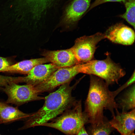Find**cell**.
<instances>
[{
    "label": "cell",
    "mask_w": 135,
    "mask_h": 135,
    "mask_svg": "<svg viewBox=\"0 0 135 135\" xmlns=\"http://www.w3.org/2000/svg\"><path fill=\"white\" fill-rule=\"evenodd\" d=\"M90 77L89 88L84 112L88 123L91 124L103 119L104 109L109 110L114 116V110L117 109L118 105L115 100L117 95L115 91L110 90L108 86L101 78L92 75H90Z\"/></svg>",
    "instance_id": "obj_1"
},
{
    "label": "cell",
    "mask_w": 135,
    "mask_h": 135,
    "mask_svg": "<svg viewBox=\"0 0 135 135\" xmlns=\"http://www.w3.org/2000/svg\"><path fill=\"white\" fill-rule=\"evenodd\" d=\"M73 88L68 82L45 97L43 106L37 112L32 113L19 130L41 126L68 109L72 100L71 92Z\"/></svg>",
    "instance_id": "obj_2"
},
{
    "label": "cell",
    "mask_w": 135,
    "mask_h": 135,
    "mask_svg": "<svg viewBox=\"0 0 135 135\" xmlns=\"http://www.w3.org/2000/svg\"><path fill=\"white\" fill-rule=\"evenodd\" d=\"M69 109L51 122L44 123L41 126L57 129L66 135H76L84 124L88 123V121L82 111L80 101L74 104L73 108Z\"/></svg>",
    "instance_id": "obj_3"
},
{
    "label": "cell",
    "mask_w": 135,
    "mask_h": 135,
    "mask_svg": "<svg viewBox=\"0 0 135 135\" xmlns=\"http://www.w3.org/2000/svg\"><path fill=\"white\" fill-rule=\"evenodd\" d=\"M81 73L92 75L104 80L108 85L118 83L126 74L118 64L115 63L108 56L102 60H92L80 64Z\"/></svg>",
    "instance_id": "obj_4"
},
{
    "label": "cell",
    "mask_w": 135,
    "mask_h": 135,
    "mask_svg": "<svg viewBox=\"0 0 135 135\" xmlns=\"http://www.w3.org/2000/svg\"><path fill=\"white\" fill-rule=\"evenodd\" d=\"M106 38L104 34L100 32L77 38L71 48L78 64H82L92 60L96 48V45L102 40Z\"/></svg>",
    "instance_id": "obj_5"
},
{
    "label": "cell",
    "mask_w": 135,
    "mask_h": 135,
    "mask_svg": "<svg viewBox=\"0 0 135 135\" xmlns=\"http://www.w3.org/2000/svg\"><path fill=\"white\" fill-rule=\"evenodd\" d=\"M3 90L8 96L6 103L17 105L44 98L38 96L35 86L30 84L20 85L12 82L6 86Z\"/></svg>",
    "instance_id": "obj_6"
},
{
    "label": "cell",
    "mask_w": 135,
    "mask_h": 135,
    "mask_svg": "<svg viewBox=\"0 0 135 135\" xmlns=\"http://www.w3.org/2000/svg\"><path fill=\"white\" fill-rule=\"evenodd\" d=\"M104 34L106 38L112 42L124 45H132L135 40L134 30L121 23L110 27Z\"/></svg>",
    "instance_id": "obj_7"
},
{
    "label": "cell",
    "mask_w": 135,
    "mask_h": 135,
    "mask_svg": "<svg viewBox=\"0 0 135 135\" xmlns=\"http://www.w3.org/2000/svg\"><path fill=\"white\" fill-rule=\"evenodd\" d=\"M116 114L110 123L121 135H130L134 132L135 126V111L133 109L128 112H120L116 109Z\"/></svg>",
    "instance_id": "obj_8"
},
{
    "label": "cell",
    "mask_w": 135,
    "mask_h": 135,
    "mask_svg": "<svg viewBox=\"0 0 135 135\" xmlns=\"http://www.w3.org/2000/svg\"><path fill=\"white\" fill-rule=\"evenodd\" d=\"M42 55L49 62L59 68L71 66L78 64L71 48L56 50H46Z\"/></svg>",
    "instance_id": "obj_9"
},
{
    "label": "cell",
    "mask_w": 135,
    "mask_h": 135,
    "mask_svg": "<svg viewBox=\"0 0 135 135\" xmlns=\"http://www.w3.org/2000/svg\"><path fill=\"white\" fill-rule=\"evenodd\" d=\"M58 68L52 63L38 64L24 77V82L35 86L40 84L46 81Z\"/></svg>",
    "instance_id": "obj_10"
},
{
    "label": "cell",
    "mask_w": 135,
    "mask_h": 135,
    "mask_svg": "<svg viewBox=\"0 0 135 135\" xmlns=\"http://www.w3.org/2000/svg\"><path fill=\"white\" fill-rule=\"evenodd\" d=\"M91 0H74L66 10L64 21L68 24L78 21L88 9Z\"/></svg>",
    "instance_id": "obj_11"
},
{
    "label": "cell",
    "mask_w": 135,
    "mask_h": 135,
    "mask_svg": "<svg viewBox=\"0 0 135 135\" xmlns=\"http://www.w3.org/2000/svg\"><path fill=\"white\" fill-rule=\"evenodd\" d=\"M24 113L17 107L0 101V122L1 124L27 118L32 114Z\"/></svg>",
    "instance_id": "obj_12"
},
{
    "label": "cell",
    "mask_w": 135,
    "mask_h": 135,
    "mask_svg": "<svg viewBox=\"0 0 135 135\" xmlns=\"http://www.w3.org/2000/svg\"><path fill=\"white\" fill-rule=\"evenodd\" d=\"M49 62L45 57L25 60L10 65L3 72L27 74L35 66Z\"/></svg>",
    "instance_id": "obj_13"
},
{
    "label": "cell",
    "mask_w": 135,
    "mask_h": 135,
    "mask_svg": "<svg viewBox=\"0 0 135 135\" xmlns=\"http://www.w3.org/2000/svg\"><path fill=\"white\" fill-rule=\"evenodd\" d=\"M114 129L104 116L102 120L91 124L87 132L89 135H110Z\"/></svg>",
    "instance_id": "obj_14"
},
{
    "label": "cell",
    "mask_w": 135,
    "mask_h": 135,
    "mask_svg": "<svg viewBox=\"0 0 135 135\" xmlns=\"http://www.w3.org/2000/svg\"><path fill=\"white\" fill-rule=\"evenodd\" d=\"M135 85L132 86L126 92L117 103L118 108H121L122 112L135 109Z\"/></svg>",
    "instance_id": "obj_15"
},
{
    "label": "cell",
    "mask_w": 135,
    "mask_h": 135,
    "mask_svg": "<svg viewBox=\"0 0 135 135\" xmlns=\"http://www.w3.org/2000/svg\"><path fill=\"white\" fill-rule=\"evenodd\" d=\"M135 0H126L124 3L126 11L120 16L124 19L135 28Z\"/></svg>",
    "instance_id": "obj_16"
},
{
    "label": "cell",
    "mask_w": 135,
    "mask_h": 135,
    "mask_svg": "<svg viewBox=\"0 0 135 135\" xmlns=\"http://www.w3.org/2000/svg\"><path fill=\"white\" fill-rule=\"evenodd\" d=\"M23 77H12L0 75V89L3 88L7 85L12 82H22Z\"/></svg>",
    "instance_id": "obj_17"
},
{
    "label": "cell",
    "mask_w": 135,
    "mask_h": 135,
    "mask_svg": "<svg viewBox=\"0 0 135 135\" xmlns=\"http://www.w3.org/2000/svg\"><path fill=\"white\" fill-rule=\"evenodd\" d=\"M49 0H28L30 3L34 7V12L36 16H38L45 8Z\"/></svg>",
    "instance_id": "obj_18"
},
{
    "label": "cell",
    "mask_w": 135,
    "mask_h": 135,
    "mask_svg": "<svg viewBox=\"0 0 135 135\" xmlns=\"http://www.w3.org/2000/svg\"><path fill=\"white\" fill-rule=\"evenodd\" d=\"M135 74L134 70L130 77L127 81L115 90L118 94L124 89L134 83L135 82Z\"/></svg>",
    "instance_id": "obj_19"
},
{
    "label": "cell",
    "mask_w": 135,
    "mask_h": 135,
    "mask_svg": "<svg viewBox=\"0 0 135 135\" xmlns=\"http://www.w3.org/2000/svg\"><path fill=\"white\" fill-rule=\"evenodd\" d=\"M126 0H95L91 4L88 10L92 9L102 4L110 2H123L124 3Z\"/></svg>",
    "instance_id": "obj_20"
},
{
    "label": "cell",
    "mask_w": 135,
    "mask_h": 135,
    "mask_svg": "<svg viewBox=\"0 0 135 135\" xmlns=\"http://www.w3.org/2000/svg\"><path fill=\"white\" fill-rule=\"evenodd\" d=\"M10 65V63L6 58L0 56V72H3Z\"/></svg>",
    "instance_id": "obj_21"
},
{
    "label": "cell",
    "mask_w": 135,
    "mask_h": 135,
    "mask_svg": "<svg viewBox=\"0 0 135 135\" xmlns=\"http://www.w3.org/2000/svg\"><path fill=\"white\" fill-rule=\"evenodd\" d=\"M76 135H89L84 126L80 129Z\"/></svg>",
    "instance_id": "obj_22"
},
{
    "label": "cell",
    "mask_w": 135,
    "mask_h": 135,
    "mask_svg": "<svg viewBox=\"0 0 135 135\" xmlns=\"http://www.w3.org/2000/svg\"><path fill=\"white\" fill-rule=\"evenodd\" d=\"M130 135H135V134L134 132L131 133Z\"/></svg>",
    "instance_id": "obj_23"
},
{
    "label": "cell",
    "mask_w": 135,
    "mask_h": 135,
    "mask_svg": "<svg viewBox=\"0 0 135 135\" xmlns=\"http://www.w3.org/2000/svg\"><path fill=\"white\" fill-rule=\"evenodd\" d=\"M48 135H53V134H49Z\"/></svg>",
    "instance_id": "obj_24"
},
{
    "label": "cell",
    "mask_w": 135,
    "mask_h": 135,
    "mask_svg": "<svg viewBox=\"0 0 135 135\" xmlns=\"http://www.w3.org/2000/svg\"><path fill=\"white\" fill-rule=\"evenodd\" d=\"M1 124V123H0V124Z\"/></svg>",
    "instance_id": "obj_25"
},
{
    "label": "cell",
    "mask_w": 135,
    "mask_h": 135,
    "mask_svg": "<svg viewBox=\"0 0 135 135\" xmlns=\"http://www.w3.org/2000/svg\"><path fill=\"white\" fill-rule=\"evenodd\" d=\"M0 135H1L0 134Z\"/></svg>",
    "instance_id": "obj_26"
}]
</instances>
